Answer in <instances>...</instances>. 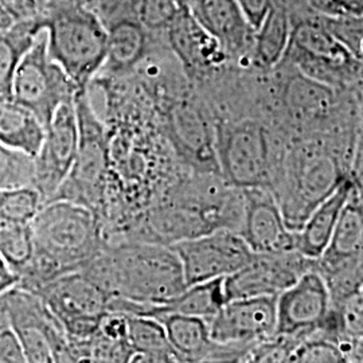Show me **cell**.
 <instances>
[{
    "mask_svg": "<svg viewBox=\"0 0 363 363\" xmlns=\"http://www.w3.org/2000/svg\"><path fill=\"white\" fill-rule=\"evenodd\" d=\"M73 104L77 116V155L65 182L52 199L76 202L91 208L100 217L111 166L109 135L94 112L88 89L78 91Z\"/></svg>",
    "mask_w": 363,
    "mask_h": 363,
    "instance_id": "obj_5",
    "label": "cell"
},
{
    "mask_svg": "<svg viewBox=\"0 0 363 363\" xmlns=\"http://www.w3.org/2000/svg\"><path fill=\"white\" fill-rule=\"evenodd\" d=\"M244 214L240 234L253 253L296 250V232L286 226L280 206L267 187L241 189Z\"/></svg>",
    "mask_w": 363,
    "mask_h": 363,
    "instance_id": "obj_15",
    "label": "cell"
},
{
    "mask_svg": "<svg viewBox=\"0 0 363 363\" xmlns=\"http://www.w3.org/2000/svg\"><path fill=\"white\" fill-rule=\"evenodd\" d=\"M331 298L325 279L315 268L277 295L274 335L300 342L325 327Z\"/></svg>",
    "mask_w": 363,
    "mask_h": 363,
    "instance_id": "obj_11",
    "label": "cell"
},
{
    "mask_svg": "<svg viewBox=\"0 0 363 363\" xmlns=\"http://www.w3.org/2000/svg\"><path fill=\"white\" fill-rule=\"evenodd\" d=\"M354 184L358 183L351 178L345 179L333 194L312 210L301 229L296 232V250L300 255L311 259L322 256L335 230L339 216L349 199Z\"/></svg>",
    "mask_w": 363,
    "mask_h": 363,
    "instance_id": "obj_21",
    "label": "cell"
},
{
    "mask_svg": "<svg viewBox=\"0 0 363 363\" xmlns=\"http://www.w3.org/2000/svg\"><path fill=\"white\" fill-rule=\"evenodd\" d=\"M169 136L175 152L195 174H220L216 156V127L191 103L175 105L169 116Z\"/></svg>",
    "mask_w": 363,
    "mask_h": 363,
    "instance_id": "obj_16",
    "label": "cell"
},
{
    "mask_svg": "<svg viewBox=\"0 0 363 363\" xmlns=\"http://www.w3.org/2000/svg\"><path fill=\"white\" fill-rule=\"evenodd\" d=\"M26 363L73 362L61 322L37 294L13 286L0 295Z\"/></svg>",
    "mask_w": 363,
    "mask_h": 363,
    "instance_id": "obj_7",
    "label": "cell"
},
{
    "mask_svg": "<svg viewBox=\"0 0 363 363\" xmlns=\"http://www.w3.org/2000/svg\"><path fill=\"white\" fill-rule=\"evenodd\" d=\"M319 21L335 38L359 61H362V16L358 15H322Z\"/></svg>",
    "mask_w": 363,
    "mask_h": 363,
    "instance_id": "obj_33",
    "label": "cell"
},
{
    "mask_svg": "<svg viewBox=\"0 0 363 363\" xmlns=\"http://www.w3.org/2000/svg\"><path fill=\"white\" fill-rule=\"evenodd\" d=\"M181 261L186 286H194L240 271L253 252L241 234L218 229L169 245Z\"/></svg>",
    "mask_w": 363,
    "mask_h": 363,
    "instance_id": "obj_10",
    "label": "cell"
},
{
    "mask_svg": "<svg viewBox=\"0 0 363 363\" xmlns=\"http://www.w3.org/2000/svg\"><path fill=\"white\" fill-rule=\"evenodd\" d=\"M30 226L34 255L16 284L30 292L65 273L81 271L106 244L100 217L67 199L46 202Z\"/></svg>",
    "mask_w": 363,
    "mask_h": 363,
    "instance_id": "obj_1",
    "label": "cell"
},
{
    "mask_svg": "<svg viewBox=\"0 0 363 363\" xmlns=\"http://www.w3.org/2000/svg\"><path fill=\"white\" fill-rule=\"evenodd\" d=\"M18 284V279L13 271L7 267V264L0 257V295L7 289Z\"/></svg>",
    "mask_w": 363,
    "mask_h": 363,
    "instance_id": "obj_37",
    "label": "cell"
},
{
    "mask_svg": "<svg viewBox=\"0 0 363 363\" xmlns=\"http://www.w3.org/2000/svg\"><path fill=\"white\" fill-rule=\"evenodd\" d=\"M313 268L315 259L304 257L298 250L253 253L240 271L225 277L226 298L277 296Z\"/></svg>",
    "mask_w": 363,
    "mask_h": 363,
    "instance_id": "obj_12",
    "label": "cell"
},
{
    "mask_svg": "<svg viewBox=\"0 0 363 363\" xmlns=\"http://www.w3.org/2000/svg\"><path fill=\"white\" fill-rule=\"evenodd\" d=\"M187 7V0H139V21L145 28H167Z\"/></svg>",
    "mask_w": 363,
    "mask_h": 363,
    "instance_id": "obj_34",
    "label": "cell"
},
{
    "mask_svg": "<svg viewBox=\"0 0 363 363\" xmlns=\"http://www.w3.org/2000/svg\"><path fill=\"white\" fill-rule=\"evenodd\" d=\"M216 156L220 177L235 189L267 187L276 166L267 128L256 120L216 127Z\"/></svg>",
    "mask_w": 363,
    "mask_h": 363,
    "instance_id": "obj_6",
    "label": "cell"
},
{
    "mask_svg": "<svg viewBox=\"0 0 363 363\" xmlns=\"http://www.w3.org/2000/svg\"><path fill=\"white\" fill-rule=\"evenodd\" d=\"M39 33L34 19H19L0 31V103L11 100L16 69Z\"/></svg>",
    "mask_w": 363,
    "mask_h": 363,
    "instance_id": "obj_28",
    "label": "cell"
},
{
    "mask_svg": "<svg viewBox=\"0 0 363 363\" xmlns=\"http://www.w3.org/2000/svg\"><path fill=\"white\" fill-rule=\"evenodd\" d=\"M43 138L45 127L31 111L13 100L0 103V143L35 156Z\"/></svg>",
    "mask_w": 363,
    "mask_h": 363,
    "instance_id": "obj_26",
    "label": "cell"
},
{
    "mask_svg": "<svg viewBox=\"0 0 363 363\" xmlns=\"http://www.w3.org/2000/svg\"><path fill=\"white\" fill-rule=\"evenodd\" d=\"M34 294L45 301L62 327L104 315L111 301L104 289L81 271L65 273Z\"/></svg>",
    "mask_w": 363,
    "mask_h": 363,
    "instance_id": "obj_17",
    "label": "cell"
},
{
    "mask_svg": "<svg viewBox=\"0 0 363 363\" xmlns=\"http://www.w3.org/2000/svg\"><path fill=\"white\" fill-rule=\"evenodd\" d=\"M169 43L186 72L205 76L230 58L220 40L202 26L187 7L167 27Z\"/></svg>",
    "mask_w": 363,
    "mask_h": 363,
    "instance_id": "obj_18",
    "label": "cell"
},
{
    "mask_svg": "<svg viewBox=\"0 0 363 363\" xmlns=\"http://www.w3.org/2000/svg\"><path fill=\"white\" fill-rule=\"evenodd\" d=\"M361 190V186L354 184L328 245L322 256L315 259V269L323 277L362 265L363 205Z\"/></svg>",
    "mask_w": 363,
    "mask_h": 363,
    "instance_id": "obj_19",
    "label": "cell"
},
{
    "mask_svg": "<svg viewBox=\"0 0 363 363\" xmlns=\"http://www.w3.org/2000/svg\"><path fill=\"white\" fill-rule=\"evenodd\" d=\"M43 205L42 195L33 186L0 189V220L30 223Z\"/></svg>",
    "mask_w": 363,
    "mask_h": 363,
    "instance_id": "obj_30",
    "label": "cell"
},
{
    "mask_svg": "<svg viewBox=\"0 0 363 363\" xmlns=\"http://www.w3.org/2000/svg\"><path fill=\"white\" fill-rule=\"evenodd\" d=\"M81 272L111 298L139 304L162 303L187 286L177 253L169 245L148 240L106 242Z\"/></svg>",
    "mask_w": 363,
    "mask_h": 363,
    "instance_id": "obj_2",
    "label": "cell"
},
{
    "mask_svg": "<svg viewBox=\"0 0 363 363\" xmlns=\"http://www.w3.org/2000/svg\"><path fill=\"white\" fill-rule=\"evenodd\" d=\"M26 363L13 325L0 303V363Z\"/></svg>",
    "mask_w": 363,
    "mask_h": 363,
    "instance_id": "obj_35",
    "label": "cell"
},
{
    "mask_svg": "<svg viewBox=\"0 0 363 363\" xmlns=\"http://www.w3.org/2000/svg\"><path fill=\"white\" fill-rule=\"evenodd\" d=\"M283 61H289L301 74L334 89L355 77L362 64L320 23L319 18L294 23Z\"/></svg>",
    "mask_w": 363,
    "mask_h": 363,
    "instance_id": "obj_9",
    "label": "cell"
},
{
    "mask_svg": "<svg viewBox=\"0 0 363 363\" xmlns=\"http://www.w3.org/2000/svg\"><path fill=\"white\" fill-rule=\"evenodd\" d=\"M16 22V19L13 18L11 11L6 7V4L0 0V31L6 30L10 26H13V23Z\"/></svg>",
    "mask_w": 363,
    "mask_h": 363,
    "instance_id": "obj_38",
    "label": "cell"
},
{
    "mask_svg": "<svg viewBox=\"0 0 363 363\" xmlns=\"http://www.w3.org/2000/svg\"><path fill=\"white\" fill-rule=\"evenodd\" d=\"M195 19L218 39L229 57L252 52L255 30L235 0H187Z\"/></svg>",
    "mask_w": 363,
    "mask_h": 363,
    "instance_id": "obj_20",
    "label": "cell"
},
{
    "mask_svg": "<svg viewBox=\"0 0 363 363\" xmlns=\"http://www.w3.org/2000/svg\"><path fill=\"white\" fill-rule=\"evenodd\" d=\"M273 169L269 190L286 226L298 232L312 210L350 178L340 156L323 143L307 142L284 151Z\"/></svg>",
    "mask_w": 363,
    "mask_h": 363,
    "instance_id": "obj_4",
    "label": "cell"
},
{
    "mask_svg": "<svg viewBox=\"0 0 363 363\" xmlns=\"http://www.w3.org/2000/svg\"><path fill=\"white\" fill-rule=\"evenodd\" d=\"M163 325L169 346L181 362H208L216 346L208 333V319L166 313L152 318Z\"/></svg>",
    "mask_w": 363,
    "mask_h": 363,
    "instance_id": "obj_22",
    "label": "cell"
},
{
    "mask_svg": "<svg viewBox=\"0 0 363 363\" xmlns=\"http://www.w3.org/2000/svg\"><path fill=\"white\" fill-rule=\"evenodd\" d=\"M322 15H358L362 16L363 0H307Z\"/></svg>",
    "mask_w": 363,
    "mask_h": 363,
    "instance_id": "obj_36",
    "label": "cell"
},
{
    "mask_svg": "<svg viewBox=\"0 0 363 363\" xmlns=\"http://www.w3.org/2000/svg\"><path fill=\"white\" fill-rule=\"evenodd\" d=\"M277 296L228 300L208 319V333L218 345L252 347L274 337Z\"/></svg>",
    "mask_w": 363,
    "mask_h": 363,
    "instance_id": "obj_14",
    "label": "cell"
},
{
    "mask_svg": "<svg viewBox=\"0 0 363 363\" xmlns=\"http://www.w3.org/2000/svg\"><path fill=\"white\" fill-rule=\"evenodd\" d=\"M334 88L298 72L286 84L284 104L292 118L303 124L322 121L334 104Z\"/></svg>",
    "mask_w": 363,
    "mask_h": 363,
    "instance_id": "obj_25",
    "label": "cell"
},
{
    "mask_svg": "<svg viewBox=\"0 0 363 363\" xmlns=\"http://www.w3.org/2000/svg\"><path fill=\"white\" fill-rule=\"evenodd\" d=\"M78 89L48 52L45 31L39 33L16 69L11 100L31 111L46 128L57 109L73 101Z\"/></svg>",
    "mask_w": 363,
    "mask_h": 363,
    "instance_id": "obj_8",
    "label": "cell"
},
{
    "mask_svg": "<svg viewBox=\"0 0 363 363\" xmlns=\"http://www.w3.org/2000/svg\"><path fill=\"white\" fill-rule=\"evenodd\" d=\"M106 26L108 43L103 67L115 74L128 73L143 61L147 52V28L140 21L118 18Z\"/></svg>",
    "mask_w": 363,
    "mask_h": 363,
    "instance_id": "obj_23",
    "label": "cell"
},
{
    "mask_svg": "<svg viewBox=\"0 0 363 363\" xmlns=\"http://www.w3.org/2000/svg\"><path fill=\"white\" fill-rule=\"evenodd\" d=\"M35 159L0 143V189L34 187Z\"/></svg>",
    "mask_w": 363,
    "mask_h": 363,
    "instance_id": "obj_32",
    "label": "cell"
},
{
    "mask_svg": "<svg viewBox=\"0 0 363 363\" xmlns=\"http://www.w3.org/2000/svg\"><path fill=\"white\" fill-rule=\"evenodd\" d=\"M31 19L45 31L48 52L78 91L103 69L108 33L100 15L82 0H39Z\"/></svg>",
    "mask_w": 363,
    "mask_h": 363,
    "instance_id": "obj_3",
    "label": "cell"
},
{
    "mask_svg": "<svg viewBox=\"0 0 363 363\" xmlns=\"http://www.w3.org/2000/svg\"><path fill=\"white\" fill-rule=\"evenodd\" d=\"M288 362L345 363L347 358L337 339L318 331L298 342L291 351Z\"/></svg>",
    "mask_w": 363,
    "mask_h": 363,
    "instance_id": "obj_31",
    "label": "cell"
},
{
    "mask_svg": "<svg viewBox=\"0 0 363 363\" xmlns=\"http://www.w3.org/2000/svg\"><path fill=\"white\" fill-rule=\"evenodd\" d=\"M125 313V312H124ZM128 315V362H181L169 346L163 325L148 316Z\"/></svg>",
    "mask_w": 363,
    "mask_h": 363,
    "instance_id": "obj_27",
    "label": "cell"
},
{
    "mask_svg": "<svg viewBox=\"0 0 363 363\" xmlns=\"http://www.w3.org/2000/svg\"><path fill=\"white\" fill-rule=\"evenodd\" d=\"M34 240L30 223L0 220V257L16 279L33 259Z\"/></svg>",
    "mask_w": 363,
    "mask_h": 363,
    "instance_id": "obj_29",
    "label": "cell"
},
{
    "mask_svg": "<svg viewBox=\"0 0 363 363\" xmlns=\"http://www.w3.org/2000/svg\"><path fill=\"white\" fill-rule=\"evenodd\" d=\"M74 100V99H73ZM77 116L73 101L61 105L45 128L35 159L34 187L45 203L52 201L69 175L77 155Z\"/></svg>",
    "mask_w": 363,
    "mask_h": 363,
    "instance_id": "obj_13",
    "label": "cell"
},
{
    "mask_svg": "<svg viewBox=\"0 0 363 363\" xmlns=\"http://www.w3.org/2000/svg\"><path fill=\"white\" fill-rule=\"evenodd\" d=\"M292 27L294 22L288 7L283 3H276L255 30L252 62L264 70L280 65L291 40Z\"/></svg>",
    "mask_w": 363,
    "mask_h": 363,
    "instance_id": "obj_24",
    "label": "cell"
}]
</instances>
